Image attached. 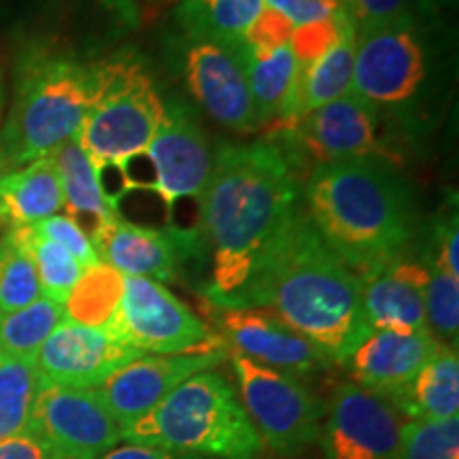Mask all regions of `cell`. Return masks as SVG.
Wrapping results in <instances>:
<instances>
[{"label": "cell", "instance_id": "6da1fadb", "mask_svg": "<svg viewBox=\"0 0 459 459\" xmlns=\"http://www.w3.org/2000/svg\"><path fill=\"white\" fill-rule=\"evenodd\" d=\"M298 211V175L277 143L220 147L200 198V226L213 249L209 302L237 307Z\"/></svg>", "mask_w": 459, "mask_h": 459}, {"label": "cell", "instance_id": "7a4b0ae2", "mask_svg": "<svg viewBox=\"0 0 459 459\" xmlns=\"http://www.w3.org/2000/svg\"><path fill=\"white\" fill-rule=\"evenodd\" d=\"M234 308H268L332 361H347L372 332L361 307L359 277L324 243L302 209Z\"/></svg>", "mask_w": 459, "mask_h": 459}, {"label": "cell", "instance_id": "3957f363", "mask_svg": "<svg viewBox=\"0 0 459 459\" xmlns=\"http://www.w3.org/2000/svg\"><path fill=\"white\" fill-rule=\"evenodd\" d=\"M304 196L319 237L355 274L402 255L415 234L411 189L381 158L319 164Z\"/></svg>", "mask_w": 459, "mask_h": 459}, {"label": "cell", "instance_id": "277c9868", "mask_svg": "<svg viewBox=\"0 0 459 459\" xmlns=\"http://www.w3.org/2000/svg\"><path fill=\"white\" fill-rule=\"evenodd\" d=\"M102 62H88L49 45H30L15 73V91L0 132L4 170L48 158L77 136L94 105Z\"/></svg>", "mask_w": 459, "mask_h": 459}, {"label": "cell", "instance_id": "5b68a950", "mask_svg": "<svg viewBox=\"0 0 459 459\" xmlns=\"http://www.w3.org/2000/svg\"><path fill=\"white\" fill-rule=\"evenodd\" d=\"M122 438L211 459H255L264 446L237 389L215 370L183 381L156 409L122 429Z\"/></svg>", "mask_w": 459, "mask_h": 459}, {"label": "cell", "instance_id": "8992f818", "mask_svg": "<svg viewBox=\"0 0 459 459\" xmlns=\"http://www.w3.org/2000/svg\"><path fill=\"white\" fill-rule=\"evenodd\" d=\"M164 117V102L143 62L132 54L102 62V79L94 105L74 141L94 169H126L147 152Z\"/></svg>", "mask_w": 459, "mask_h": 459}, {"label": "cell", "instance_id": "52a82bcc", "mask_svg": "<svg viewBox=\"0 0 459 459\" xmlns=\"http://www.w3.org/2000/svg\"><path fill=\"white\" fill-rule=\"evenodd\" d=\"M240 404L260 438L281 457H294L319 440L325 404L298 377L232 353Z\"/></svg>", "mask_w": 459, "mask_h": 459}, {"label": "cell", "instance_id": "ba28073f", "mask_svg": "<svg viewBox=\"0 0 459 459\" xmlns=\"http://www.w3.org/2000/svg\"><path fill=\"white\" fill-rule=\"evenodd\" d=\"M115 341L141 353L175 355L203 347L209 328L164 283L145 277H126L117 313L105 325Z\"/></svg>", "mask_w": 459, "mask_h": 459}, {"label": "cell", "instance_id": "9c48e42d", "mask_svg": "<svg viewBox=\"0 0 459 459\" xmlns=\"http://www.w3.org/2000/svg\"><path fill=\"white\" fill-rule=\"evenodd\" d=\"M28 429L37 434L57 459H102L122 440L100 389L39 383Z\"/></svg>", "mask_w": 459, "mask_h": 459}, {"label": "cell", "instance_id": "30bf717a", "mask_svg": "<svg viewBox=\"0 0 459 459\" xmlns=\"http://www.w3.org/2000/svg\"><path fill=\"white\" fill-rule=\"evenodd\" d=\"M426 79V51L417 32V15L355 32L353 94L372 105H402Z\"/></svg>", "mask_w": 459, "mask_h": 459}, {"label": "cell", "instance_id": "8fae6325", "mask_svg": "<svg viewBox=\"0 0 459 459\" xmlns=\"http://www.w3.org/2000/svg\"><path fill=\"white\" fill-rule=\"evenodd\" d=\"M404 419L385 395L347 381L325 404L317 443L325 459H395Z\"/></svg>", "mask_w": 459, "mask_h": 459}, {"label": "cell", "instance_id": "7c38bea8", "mask_svg": "<svg viewBox=\"0 0 459 459\" xmlns=\"http://www.w3.org/2000/svg\"><path fill=\"white\" fill-rule=\"evenodd\" d=\"M145 153L153 170L147 189H153L164 200L169 213L186 198L200 203L215 156L192 107L179 100L166 102L162 124Z\"/></svg>", "mask_w": 459, "mask_h": 459}, {"label": "cell", "instance_id": "4fadbf2b", "mask_svg": "<svg viewBox=\"0 0 459 459\" xmlns=\"http://www.w3.org/2000/svg\"><path fill=\"white\" fill-rule=\"evenodd\" d=\"M228 358V349L211 336L203 347L187 353L153 355L130 361L99 387L119 428L126 429L145 417L189 377L213 370Z\"/></svg>", "mask_w": 459, "mask_h": 459}, {"label": "cell", "instance_id": "5bb4252c", "mask_svg": "<svg viewBox=\"0 0 459 459\" xmlns=\"http://www.w3.org/2000/svg\"><path fill=\"white\" fill-rule=\"evenodd\" d=\"M139 358L141 351L115 341L105 328H88L65 317L39 349L34 364L43 383L99 389L108 377Z\"/></svg>", "mask_w": 459, "mask_h": 459}, {"label": "cell", "instance_id": "9a60e30c", "mask_svg": "<svg viewBox=\"0 0 459 459\" xmlns=\"http://www.w3.org/2000/svg\"><path fill=\"white\" fill-rule=\"evenodd\" d=\"M247 45L189 41L186 79L192 96L226 128L247 134L257 128L245 71Z\"/></svg>", "mask_w": 459, "mask_h": 459}, {"label": "cell", "instance_id": "2e32d148", "mask_svg": "<svg viewBox=\"0 0 459 459\" xmlns=\"http://www.w3.org/2000/svg\"><path fill=\"white\" fill-rule=\"evenodd\" d=\"M377 132V105L347 91L304 115L290 132L277 134L287 136L296 152L308 153L319 166L349 158H383Z\"/></svg>", "mask_w": 459, "mask_h": 459}, {"label": "cell", "instance_id": "e0dca14e", "mask_svg": "<svg viewBox=\"0 0 459 459\" xmlns=\"http://www.w3.org/2000/svg\"><path fill=\"white\" fill-rule=\"evenodd\" d=\"M220 328L234 351L294 377L317 375L334 361L268 308H221Z\"/></svg>", "mask_w": 459, "mask_h": 459}, {"label": "cell", "instance_id": "ac0fdd59", "mask_svg": "<svg viewBox=\"0 0 459 459\" xmlns=\"http://www.w3.org/2000/svg\"><path fill=\"white\" fill-rule=\"evenodd\" d=\"M198 240L196 230H156L115 217L91 238V245L99 260L124 277H145L166 283L177 279L183 257L196 254Z\"/></svg>", "mask_w": 459, "mask_h": 459}, {"label": "cell", "instance_id": "d6986e66", "mask_svg": "<svg viewBox=\"0 0 459 459\" xmlns=\"http://www.w3.org/2000/svg\"><path fill=\"white\" fill-rule=\"evenodd\" d=\"M358 277L361 285V307L370 330H428V266L395 255Z\"/></svg>", "mask_w": 459, "mask_h": 459}, {"label": "cell", "instance_id": "ffe728a7", "mask_svg": "<svg viewBox=\"0 0 459 459\" xmlns=\"http://www.w3.org/2000/svg\"><path fill=\"white\" fill-rule=\"evenodd\" d=\"M440 347L443 342L436 341L428 330H372L347 358L349 372L355 385L392 400L438 353Z\"/></svg>", "mask_w": 459, "mask_h": 459}, {"label": "cell", "instance_id": "44dd1931", "mask_svg": "<svg viewBox=\"0 0 459 459\" xmlns=\"http://www.w3.org/2000/svg\"><path fill=\"white\" fill-rule=\"evenodd\" d=\"M62 187V209L79 223L90 240L119 217L111 200L105 196L99 170L85 156L79 143L71 139L49 153Z\"/></svg>", "mask_w": 459, "mask_h": 459}, {"label": "cell", "instance_id": "7402d4cb", "mask_svg": "<svg viewBox=\"0 0 459 459\" xmlns=\"http://www.w3.org/2000/svg\"><path fill=\"white\" fill-rule=\"evenodd\" d=\"M57 211H62V187L49 156L0 172V221L4 226H32Z\"/></svg>", "mask_w": 459, "mask_h": 459}, {"label": "cell", "instance_id": "603a6c76", "mask_svg": "<svg viewBox=\"0 0 459 459\" xmlns=\"http://www.w3.org/2000/svg\"><path fill=\"white\" fill-rule=\"evenodd\" d=\"M392 402L404 417L440 421L459 415V355L457 347L443 344L417 377L395 394Z\"/></svg>", "mask_w": 459, "mask_h": 459}, {"label": "cell", "instance_id": "cb8c5ba5", "mask_svg": "<svg viewBox=\"0 0 459 459\" xmlns=\"http://www.w3.org/2000/svg\"><path fill=\"white\" fill-rule=\"evenodd\" d=\"M245 71L255 124L273 128L283 122L300 71L290 45L273 51H251L247 48Z\"/></svg>", "mask_w": 459, "mask_h": 459}, {"label": "cell", "instance_id": "d4e9b609", "mask_svg": "<svg viewBox=\"0 0 459 459\" xmlns=\"http://www.w3.org/2000/svg\"><path fill=\"white\" fill-rule=\"evenodd\" d=\"M264 7V0H181L177 22L189 41L238 43Z\"/></svg>", "mask_w": 459, "mask_h": 459}, {"label": "cell", "instance_id": "484cf974", "mask_svg": "<svg viewBox=\"0 0 459 459\" xmlns=\"http://www.w3.org/2000/svg\"><path fill=\"white\" fill-rule=\"evenodd\" d=\"M124 274L105 262L85 268L65 302V317L88 328H105L124 296Z\"/></svg>", "mask_w": 459, "mask_h": 459}, {"label": "cell", "instance_id": "4316f807", "mask_svg": "<svg viewBox=\"0 0 459 459\" xmlns=\"http://www.w3.org/2000/svg\"><path fill=\"white\" fill-rule=\"evenodd\" d=\"M65 321V304L41 296L11 313H0V353L3 358L34 359L51 332Z\"/></svg>", "mask_w": 459, "mask_h": 459}, {"label": "cell", "instance_id": "83f0119b", "mask_svg": "<svg viewBox=\"0 0 459 459\" xmlns=\"http://www.w3.org/2000/svg\"><path fill=\"white\" fill-rule=\"evenodd\" d=\"M9 232L17 245L30 255L39 283H41V294L49 300L65 304L74 283L82 277V264L74 260L65 247L43 237L32 226L9 228Z\"/></svg>", "mask_w": 459, "mask_h": 459}, {"label": "cell", "instance_id": "f1b7e54d", "mask_svg": "<svg viewBox=\"0 0 459 459\" xmlns=\"http://www.w3.org/2000/svg\"><path fill=\"white\" fill-rule=\"evenodd\" d=\"M39 383L34 359L0 358V443L28 429Z\"/></svg>", "mask_w": 459, "mask_h": 459}, {"label": "cell", "instance_id": "f546056e", "mask_svg": "<svg viewBox=\"0 0 459 459\" xmlns=\"http://www.w3.org/2000/svg\"><path fill=\"white\" fill-rule=\"evenodd\" d=\"M41 296L30 255L7 232L0 238V313L24 308Z\"/></svg>", "mask_w": 459, "mask_h": 459}, {"label": "cell", "instance_id": "4dcf8cb0", "mask_svg": "<svg viewBox=\"0 0 459 459\" xmlns=\"http://www.w3.org/2000/svg\"><path fill=\"white\" fill-rule=\"evenodd\" d=\"M395 459H459V417L406 421Z\"/></svg>", "mask_w": 459, "mask_h": 459}, {"label": "cell", "instance_id": "1f68e13d", "mask_svg": "<svg viewBox=\"0 0 459 459\" xmlns=\"http://www.w3.org/2000/svg\"><path fill=\"white\" fill-rule=\"evenodd\" d=\"M429 279L426 287V325L436 341L457 347L459 332V279L428 264Z\"/></svg>", "mask_w": 459, "mask_h": 459}, {"label": "cell", "instance_id": "d6a6232c", "mask_svg": "<svg viewBox=\"0 0 459 459\" xmlns=\"http://www.w3.org/2000/svg\"><path fill=\"white\" fill-rule=\"evenodd\" d=\"M349 15L344 13L342 7H338L334 13L325 20L311 22V24L296 26L290 37V49L294 54L296 62L300 66H308L317 62L321 56H325L334 48L338 39H341L342 28L349 24Z\"/></svg>", "mask_w": 459, "mask_h": 459}, {"label": "cell", "instance_id": "836d02e7", "mask_svg": "<svg viewBox=\"0 0 459 459\" xmlns=\"http://www.w3.org/2000/svg\"><path fill=\"white\" fill-rule=\"evenodd\" d=\"M341 7L353 22L355 32H359L400 17L415 15V11L421 9V3L419 0H341Z\"/></svg>", "mask_w": 459, "mask_h": 459}, {"label": "cell", "instance_id": "e575fe53", "mask_svg": "<svg viewBox=\"0 0 459 459\" xmlns=\"http://www.w3.org/2000/svg\"><path fill=\"white\" fill-rule=\"evenodd\" d=\"M32 228L37 230V232H41L43 237H48L54 240V243L65 247L68 254H71L79 264H82L83 271L85 268L94 266L96 262H100L99 255H96V249H94V245H91L90 237L83 232L79 223H74L71 220V217L54 215V217H49V220L32 223Z\"/></svg>", "mask_w": 459, "mask_h": 459}, {"label": "cell", "instance_id": "d590c367", "mask_svg": "<svg viewBox=\"0 0 459 459\" xmlns=\"http://www.w3.org/2000/svg\"><path fill=\"white\" fill-rule=\"evenodd\" d=\"M294 24L287 15L273 7H264L260 15L255 17L254 24L247 28L243 43L251 51H273L283 48L290 43L291 32H294Z\"/></svg>", "mask_w": 459, "mask_h": 459}, {"label": "cell", "instance_id": "8d00e7d4", "mask_svg": "<svg viewBox=\"0 0 459 459\" xmlns=\"http://www.w3.org/2000/svg\"><path fill=\"white\" fill-rule=\"evenodd\" d=\"M457 240H459V230H457V215H453L451 220H446L436 228V249L434 257L429 264L438 266L440 271H445L451 277L459 279V266H457Z\"/></svg>", "mask_w": 459, "mask_h": 459}, {"label": "cell", "instance_id": "74e56055", "mask_svg": "<svg viewBox=\"0 0 459 459\" xmlns=\"http://www.w3.org/2000/svg\"><path fill=\"white\" fill-rule=\"evenodd\" d=\"M0 459H57L49 446L30 429L11 436L0 443Z\"/></svg>", "mask_w": 459, "mask_h": 459}, {"label": "cell", "instance_id": "f35d334b", "mask_svg": "<svg viewBox=\"0 0 459 459\" xmlns=\"http://www.w3.org/2000/svg\"><path fill=\"white\" fill-rule=\"evenodd\" d=\"M102 459H211V457L194 455V453L160 449V446L128 443L122 446H115V449L108 451Z\"/></svg>", "mask_w": 459, "mask_h": 459}, {"label": "cell", "instance_id": "ab89813d", "mask_svg": "<svg viewBox=\"0 0 459 459\" xmlns=\"http://www.w3.org/2000/svg\"><path fill=\"white\" fill-rule=\"evenodd\" d=\"M419 3H421L423 11H436L440 7H449V4L455 3V0H419Z\"/></svg>", "mask_w": 459, "mask_h": 459}, {"label": "cell", "instance_id": "60d3db41", "mask_svg": "<svg viewBox=\"0 0 459 459\" xmlns=\"http://www.w3.org/2000/svg\"><path fill=\"white\" fill-rule=\"evenodd\" d=\"M4 108V83H3V73H0V115Z\"/></svg>", "mask_w": 459, "mask_h": 459}, {"label": "cell", "instance_id": "b9f144b4", "mask_svg": "<svg viewBox=\"0 0 459 459\" xmlns=\"http://www.w3.org/2000/svg\"><path fill=\"white\" fill-rule=\"evenodd\" d=\"M0 172H4V162H3V152H0Z\"/></svg>", "mask_w": 459, "mask_h": 459}, {"label": "cell", "instance_id": "7bdbcfd3", "mask_svg": "<svg viewBox=\"0 0 459 459\" xmlns=\"http://www.w3.org/2000/svg\"><path fill=\"white\" fill-rule=\"evenodd\" d=\"M0 358H3V353H0Z\"/></svg>", "mask_w": 459, "mask_h": 459}]
</instances>
